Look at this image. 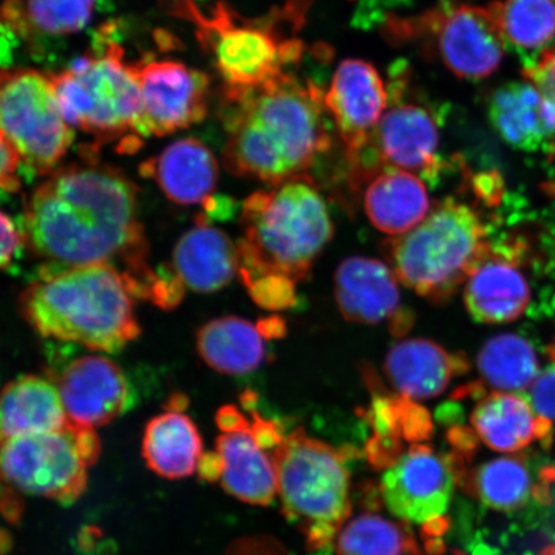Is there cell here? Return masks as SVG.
<instances>
[{
    "instance_id": "6da1fadb",
    "label": "cell",
    "mask_w": 555,
    "mask_h": 555,
    "mask_svg": "<svg viewBox=\"0 0 555 555\" xmlns=\"http://www.w3.org/2000/svg\"><path fill=\"white\" fill-rule=\"evenodd\" d=\"M95 143L79 159L55 169L25 204L24 242L57 267L109 263L124 267L135 297L154 298L159 275L139 219L138 186L101 162ZM119 269V268H117Z\"/></svg>"
},
{
    "instance_id": "7a4b0ae2",
    "label": "cell",
    "mask_w": 555,
    "mask_h": 555,
    "mask_svg": "<svg viewBox=\"0 0 555 555\" xmlns=\"http://www.w3.org/2000/svg\"><path fill=\"white\" fill-rule=\"evenodd\" d=\"M323 100L314 82L287 73L259 87L224 86L225 169L269 185L302 176L330 147Z\"/></svg>"
},
{
    "instance_id": "3957f363",
    "label": "cell",
    "mask_w": 555,
    "mask_h": 555,
    "mask_svg": "<svg viewBox=\"0 0 555 555\" xmlns=\"http://www.w3.org/2000/svg\"><path fill=\"white\" fill-rule=\"evenodd\" d=\"M133 297L119 269L94 263L41 270L18 308L41 337L116 352L141 335Z\"/></svg>"
},
{
    "instance_id": "277c9868",
    "label": "cell",
    "mask_w": 555,
    "mask_h": 555,
    "mask_svg": "<svg viewBox=\"0 0 555 555\" xmlns=\"http://www.w3.org/2000/svg\"><path fill=\"white\" fill-rule=\"evenodd\" d=\"M238 274L246 284L307 280L335 232L328 205L307 173L254 192L242 205Z\"/></svg>"
},
{
    "instance_id": "5b68a950",
    "label": "cell",
    "mask_w": 555,
    "mask_h": 555,
    "mask_svg": "<svg viewBox=\"0 0 555 555\" xmlns=\"http://www.w3.org/2000/svg\"><path fill=\"white\" fill-rule=\"evenodd\" d=\"M481 214L443 199L411 232L386 241L388 266L405 287L442 304L453 297L492 251Z\"/></svg>"
},
{
    "instance_id": "8992f818",
    "label": "cell",
    "mask_w": 555,
    "mask_h": 555,
    "mask_svg": "<svg viewBox=\"0 0 555 555\" xmlns=\"http://www.w3.org/2000/svg\"><path fill=\"white\" fill-rule=\"evenodd\" d=\"M162 4L170 15L196 26L199 44L227 87L266 85L301 57V41L284 37L280 29L286 17L283 11L248 20L225 2H218L208 13L193 0H162Z\"/></svg>"
},
{
    "instance_id": "52a82bcc",
    "label": "cell",
    "mask_w": 555,
    "mask_h": 555,
    "mask_svg": "<svg viewBox=\"0 0 555 555\" xmlns=\"http://www.w3.org/2000/svg\"><path fill=\"white\" fill-rule=\"evenodd\" d=\"M284 516L308 539L311 550L335 541L350 517V472L343 451L298 428L274 454Z\"/></svg>"
},
{
    "instance_id": "ba28073f",
    "label": "cell",
    "mask_w": 555,
    "mask_h": 555,
    "mask_svg": "<svg viewBox=\"0 0 555 555\" xmlns=\"http://www.w3.org/2000/svg\"><path fill=\"white\" fill-rule=\"evenodd\" d=\"M107 34L104 26L96 52L50 74L62 115L72 127L94 135L95 144L135 134L142 109L138 62L125 61L121 46Z\"/></svg>"
},
{
    "instance_id": "9c48e42d",
    "label": "cell",
    "mask_w": 555,
    "mask_h": 555,
    "mask_svg": "<svg viewBox=\"0 0 555 555\" xmlns=\"http://www.w3.org/2000/svg\"><path fill=\"white\" fill-rule=\"evenodd\" d=\"M100 453L94 429L69 421L55 431L2 441L0 466L4 480L25 494L74 502Z\"/></svg>"
},
{
    "instance_id": "30bf717a",
    "label": "cell",
    "mask_w": 555,
    "mask_h": 555,
    "mask_svg": "<svg viewBox=\"0 0 555 555\" xmlns=\"http://www.w3.org/2000/svg\"><path fill=\"white\" fill-rule=\"evenodd\" d=\"M2 135L35 176H50L67 154L74 130L62 111L50 74L3 69L0 79Z\"/></svg>"
},
{
    "instance_id": "8fae6325",
    "label": "cell",
    "mask_w": 555,
    "mask_h": 555,
    "mask_svg": "<svg viewBox=\"0 0 555 555\" xmlns=\"http://www.w3.org/2000/svg\"><path fill=\"white\" fill-rule=\"evenodd\" d=\"M464 460L443 455L427 443L408 447L380 477V496L392 516L414 525L442 524L456 482L464 474Z\"/></svg>"
},
{
    "instance_id": "7c38bea8",
    "label": "cell",
    "mask_w": 555,
    "mask_h": 555,
    "mask_svg": "<svg viewBox=\"0 0 555 555\" xmlns=\"http://www.w3.org/2000/svg\"><path fill=\"white\" fill-rule=\"evenodd\" d=\"M416 23L433 33L437 55L457 78L485 79L501 67L506 40L491 4L454 5Z\"/></svg>"
},
{
    "instance_id": "4fadbf2b",
    "label": "cell",
    "mask_w": 555,
    "mask_h": 555,
    "mask_svg": "<svg viewBox=\"0 0 555 555\" xmlns=\"http://www.w3.org/2000/svg\"><path fill=\"white\" fill-rule=\"evenodd\" d=\"M142 109L137 135L165 137L207 115L210 78L182 62L139 61Z\"/></svg>"
},
{
    "instance_id": "5bb4252c",
    "label": "cell",
    "mask_w": 555,
    "mask_h": 555,
    "mask_svg": "<svg viewBox=\"0 0 555 555\" xmlns=\"http://www.w3.org/2000/svg\"><path fill=\"white\" fill-rule=\"evenodd\" d=\"M324 107L335 121L346 154L357 166L386 114L388 92L384 79L370 62H341L324 93Z\"/></svg>"
},
{
    "instance_id": "9a60e30c",
    "label": "cell",
    "mask_w": 555,
    "mask_h": 555,
    "mask_svg": "<svg viewBox=\"0 0 555 555\" xmlns=\"http://www.w3.org/2000/svg\"><path fill=\"white\" fill-rule=\"evenodd\" d=\"M398 276L387 263L370 258H349L335 274V297L347 322H387L395 336L412 327V314L401 309Z\"/></svg>"
},
{
    "instance_id": "2e32d148",
    "label": "cell",
    "mask_w": 555,
    "mask_h": 555,
    "mask_svg": "<svg viewBox=\"0 0 555 555\" xmlns=\"http://www.w3.org/2000/svg\"><path fill=\"white\" fill-rule=\"evenodd\" d=\"M55 385L68 420L93 429L117 418L130 400L128 382L120 367L100 356L74 360Z\"/></svg>"
},
{
    "instance_id": "e0dca14e",
    "label": "cell",
    "mask_w": 555,
    "mask_h": 555,
    "mask_svg": "<svg viewBox=\"0 0 555 555\" xmlns=\"http://www.w3.org/2000/svg\"><path fill=\"white\" fill-rule=\"evenodd\" d=\"M439 143L431 113L420 104L400 103L386 111L367 149L372 147L380 168L433 176L440 169Z\"/></svg>"
},
{
    "instance_id": "ac0fdd59",
    "label": "cell",
    "mask_w": 555,
    "mask_h": 555,
    "mask_svg": "<svg viewBox=\"0 0 555 555\" xmlns=\"http://www.w3.org/2000/svg\"><path fill=\"white\" fill-rule=\"evenodd\" d=\"M531 287L513 247L492 251L464 284V304L472 318L483 324H505L525 314Z\"/></svg>"
},
{
    "instance_id": "d6986e66",
    "label": "cell",
    "mask_w": 555,
    "mask_h": 555,
    "mask_svg": "<svg viewBox=\"0 0 555 555\" xmlns=\"http://www.w3.org/2000/svg\"><path fill=\"white\" fill-rule=\"evenodd\" d=\"M221 485L228 494L253 505H268L278 494L273 451L256 437L251 421L221 434L217 440Z\"/></svg>"
},
{
    "instance_id": "ffe728a7",
    "label": "cell",
    "mask_w": 555,
    "mask_h": 555,
    "mask_svg": "<svg viewBox=\"0 0 555 555\" xmlns=\"http://www.w3.org/2000/svg\"><path fill=\"white\" fill-rule=\"evenodd\" d=\"M139 172L144 178L154 179L172 203L206 206L217 189L219 165L203 142L183 138L144 162Z\"/></svg>"
},
{
    "instance_id": "44dd1931",
    "label": "cell",
    "mask_w": 555,
    "mask_h": 555,
    "mask_svg": "<svg viewBox=\"0 0 555 555\" xmlns=\"http://www.w3.org/2000/svg\"><path fill=\"white\" fill-rule=\"evenodd\" d=\"M469 371L463 352H450L425 338L405 339L388 351L385 373L395 388L412 400H428L447 390L451 380Z\"/></svg>"
},
{
    "instance_id": "7402d4cb",
    "label": "cell",
    "mask_w": 555,
    "mask_h": 555,
    "mask_svg": "<svg viewBox=\"0 0 555 555\" xmlns=\"http://www.w3.org/2000/svg\"><path fill=\"white\" fill-rule=\"evenodd\" d=\"M492 129L512 149L545 150L555 142V114L531 82L522 79L499 87L488 103Z\"/></svg>"
},
{
    "instance_id": "603a6c76",
    "label": "cell",
    "mask_w": 555,
    "mask_h": 555,
    "mask_svg": "<svg viewBox=\"0 0 555 555\" xmlns=\"http://www.w3.org/2000/svg\"><path fill=\"white\" fill-rule=\"evenodd\" d=\"M364 211L372 225L391 238L411 232L433 210L426 184L415 173L380 168L367 172Z\"/></svg>"
},
{
    "instance_id": "cb8c5ba5",
    "label": "cell",
    "mask_w": 555,
    "mask_h": 555,
    "mask_svg": "<svg viewBox=\"0 0 555 555\" xmlns=\"http://www.w3.org/2000/svg\"><path fill=\"white\" fill-rule=\"evenodd\" d=\"M238 247L223 231L199 215L196 225L173 248L172 270L185 287L201 294L217 293L240 269Z\"/></svg>"
},
{
    "instance_id": "d4e9b609",
    "label": "cell",
    "mask_w": 555,
    "mask_h": 555,
    "mask_svg": "<svg viewBox=\"0 0 555 555\" xmlns=\"http://www.w3.org/2000/svg\"><path fill=\"white\" fill-rule=\"evenodd\" d=\"M478 440L498 453H518L537 440L550 442L553 423L540 416L531 402L517 393L483 395L470 414Z\"/></svg>"
},
{
    "instance_id": "484cf974",
    "label": "cell",
    "mask_w": 555,
    "mask_h": 555,
    "mask_svg": "<svg viewBox=\"0 0 555 555\" xmlns=\"http://www.w3.org/2000/svg\"><path fill=\"white\" fill-rule=\"evenodd\" d=\"M364 414L373 429L366 454L379 468L390 467L404 453V442L422 443L434 431L431 414L404 395H377Z\"/></svg>"
},
{
    "instance_id": "4316f807",
    "label": "cell",
    "mask_w": 555,
    "mask_h": 555,
    "mask_svg": "<svg viewBox=\"0 0 555 555\" xmlns=\"http://www.w3.org/2000/svg\"><path fill=\"white\" fill-rule=\"evenodd\" d=\"M69 422L57 385L39 376H21L3 388L0 402L2 441L55 431Z\"/></svg>"
},
{
    "instance_id": "83f0119b",
    "label": "cell",
    "mask_w": 555,
    "mask_h": 555,
    "mask_svg": "<svg viewBox=\"0 0 555 555\" xmlns=\"http://www.w3.org/2000/svg\"><path fill=\"white\" fill-rule=\"evenodd\" d=\"M203 455L198 429L182 412L166 411L145 427L144 461L159 476L170 480L189 477L198 468Z\"/></svg>"
},
{
    "instance_id": "f1b7e54d",
    "label": "cell",
    "mask_w": 555,
    "mask_h": 555,
    "mask_svg": "<svg viewBox=\"0 0 555 555\" xmlns=\"http://www.w3.org/2000/svg\"><path fill=\"white\" fill-rule=\"evenodd\" d=\"M258 325L238 317L207 322L197 333V350L214 371L246 374L266 360V345Z\"/></svg>"
},
{
    "instance_id": "f546056e",
    "label": "cell",
    "mask_w": 555,
    "mask_h": 555,
    "mask_svg": "<svg viewBox=\"0 0 555 555\" xmlns=\"http://www.w3.org/2000/svg\"><path fill=\"white\" fill-rule=\"evenodd\" d=\"M94 0H5L3 26L21 37H64L78 33L92 18Z\"/></svg>"
},
{
    "instance_id": "4dcf8cb0",
    "label": "cell",
    "mask_w": 555,
    "mask_h": 555,
    "mask_svg": "<svg viewBox=\"0 0 555 555\" xmlns=\"http://www.w3.org/2000/svg\"><path fill=\"white\" fill-rule=\"evenodd\" d=\"M482 386L494 392L530 390L539 376V360L527 339L504 333L489 339L477 357Z\"/></svg>"
},
{
    "instance_id": "1f68e13d",
    "label": "cell",
    "mask_w": 555,
    "mask_h": 555,
    "mask_svg": "<svg viewBox=\"0 0 555 555\" xmlns=\"http://www.w3.org/2000/svg\"><path fill=\"white\" fill-rule=\"evenodd\" d=\"M461 481L469 483L474 494L485 505L499 512L522 508L538 490L529 464L520 455L501 456L486 462L472 474L464 472Z\"/></svg>"
},
{
    "instance_id": "d6a6232c",
    "label": "cell",
    "mask_w": 555,
    "mask_h": 555,
    "mask_svg": "<svg viewBox=\"0 0 555 555\" xmlns=\"http://www.w3.org/2000/svg\"><path fill=\"white\" fill-rule=\"evenodd\" d=\"M490 4L512 44L535 50L555 38V0H496Z\"/></svg>"
},
{
    "instance_id": "836d02e7",
    "label": "cell",
    "mask_w": 555,
    "mask_h": 555,
    "mask_svg": "<svg viewBox=\"0 0 555 555\" xmlns=\"http://www.w3.org/2000/svg\"><path fill=\"white\" fill-rule=\"evenodd\" d=\"M337 555H406L412 541L401 526L373 513L346 522L335 539Z\"/></svg>"
},
{
    "instance_id": "e575fe53",
    "label": "cell",
    "mask_w": 555,
    "mask_h": 555,
    "mask_svg": "<svg viewBox=\"0 0 555 555\" xmlns=\"http://www.w3.org/2000/svg\"><path fill=\"white\" fill-rule=\"evenodd\" d=\"M296 286L293 281L280 276H266L246 284L249 296L259 307L268 310H284L296 302Z\"/></svg>"
},
{
    "instance_id": "d590c367",
    "label": "cell",
    "mask_w": 555,
    "mask_h": 555,
    "mask_svg": "<svg viewBox=\"0 0 555 555\" xmlns=\"http://www.w3.org/2000/svg\"><path fill=\"white\" fill-rule=\"evenodd\" d=\"M522 79L539 90L555 114V47L547 48L540 54L535 64L526 67Z\"/></svg>"
},
{
    "instance_id": "8d00e7d4",
    "label": "cell",
    "mask_w": 555,
    "mask_h": 555,
    "mask_svg": "<svg viewBox=\"0 0 555 555\" xmlns=\"http://www.w3.org/2000/svg\"><path fill=\"white\" fill-rule=\"evenodd\" d=\"M530 402L543 418L555 422V364L539 373L530 387Z\"/></svg>"
},
{
    "instance_id": "74e56055",
    "label": "cell",
    "mask_w": 555,
    "mask_h": 555,
    "mask_svg": "<svg viewBox=\"0 0 555 555\" xmlns=\"http://www.w3.org/2000/svg\"><path fill=\"white\" fill-rule=\"evenodd\" d=\"M21 156L18 151L13 147L9 139L2 135V172H0V184L2 189L10 193L18 192L21 182L16 176Z\"/></svg>"
},
{
    "instance_id": "f35d334b",
    "label": "cell",
    "mask_w": 555,
    "mask_h": 555,
    "mask_svg": "<svg viewBox=\"0 0 555 555\" xmlns=\"http://www.w3.org/2000/svg\"><path fill=\"white\" fill-rule=\"evenodd\" d=\"M24 241V235H21L18 229L13 224L12 219L5 212L2 214V255H0V261H2V268H9L13 255L16 254L20 248L21 242Z\"/></svg>"
},
{
    "instance_id": "ab89813d",
    "label": "cell",
    "mask_w": 555,
    "mask_h": 555,
    "mask_svg": "<svg viewBox=\"0 0 555 555\" xmlns=\"http://www.w3.org/2000/svg\"><path fill=\"white\" fill-rule=\"evenodd\" d=\"M258 327L266 338L280 337L281 332H284V325L281 321H278V318H270L266 322H260Z\"/></svg>"
},
{
    "instance_id": "60d3db41",
    "label": "cell",
    "mask_w": 555,
    "mask_h": 555,
    "mask_svg": "<svg viewBox=\"0 0 555 555\" xmlns=\"http://www.w3.org/2000/svg\"><path fill=\"white\" fill-rule=\"evenodd\" d=\"M169 409L168 411L173 412H182L186 405V399L184 395L176 393L172 395L171 399L168 402Z\"/></svg>"
},
{
    "instance_id": "b9f144b4",
    "label": "cell",
    "mask_w": 555,
    "mask_h": 555,
    "mask_svg": "<svg viewBox=\"0 0 555 555\" xmlns=\"http://www.w3.org/2000/svg\"><path fill=\"white\" fill-rule=\"evenodd\" d=\"M540 555H555V544L546 546L545 550L541 552Z\"/></svg>"
},
{
    "instance_id": "7bdbcfd3",
    "label": "cell",
    "mask_w": 555,
    "mask_h": 555,
    "mask_svg": "<svg viewBox=\"0 0 555 555\" xmlns=\"http://www.w3.org/2000/svg\"><path fill=\"white\" fill-rule=\"evenodd\" d=\"M547 353H550V358L552 359V362L555 364V337L554 341L550 346V350H547Z\"/></svg>"
}]
</instances>
